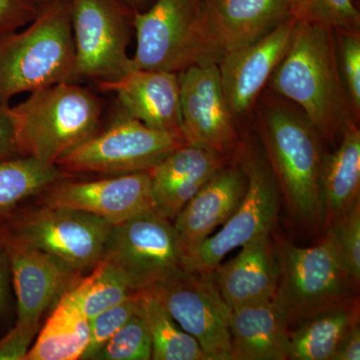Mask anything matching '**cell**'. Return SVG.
I'll return each instance as SVG.
<instances>
[{
  "mask_svg": "<svg viewBox=\"0 0 360 360\" xmlns=\"http://www.w3.org/2000/svg\"><path fill=\"white\" fill-rule=\"evenodd\" d=\"M270 82L277 94L298 106L321 139H335L355 122L330 28L296 20L290 46Z\"/></svg>",
  "mask_w": 360,
  "mask_h": 360,
  "instance_id": "1",
  "label": "cell"
},
{
  "mask_svg": "<svg viewBox=\"0 0 360 360\" xmlns=\"http://www.w3.org/2000/svg\"><path fill=\"white\" fill-rule=\"evenodd\" d=\"M63 82L79 84L68 1L44 4L25 30L0 37V104Z\"/></svg>",
  "mask_w": 360,
  "mask_h": 360,
  "instance_id": "2",
  "label": "cell"
},
{
  "mask_svg": "<svg viewBox=\"0 0 360 360\" xmlns=\"http://www.w3.org/2000/svg\"><path fill=\"white\" fill-rule=\"evenodd\" d=\"M11 110L20 155L47 165H56L101 129L103 104L77 82L35 90Z\"/></svg>",
  "mask_w": 360,
  "mask_h": 360,
  "instance_id": "3",
  "label": "cell"
},
{
  "mask_svg": "<svg viewBox=\"0 0 360 360\" xmlns=\"http://www.w3.org/2000/svg\"><path fill=\"white\" fill-rule=\"evenodd\" d=\"M265 148L279 191L291 213L307 225L321 229L319 179L321 137L300 108L269 103L262 111Z\"/></svg>",
  "mask_w": 360,
  "mask_h": 360,
  "instance_id": "4",
  "label": "cell"
},
{
  "mask_svg": "<svg viewBox=\"0 0 360 360\" xmlns=\"http://www.w3.org/2000/svg\"><path fill=\"white\" fill-rule=\"evenodd\" d=\"M136 70L179 73L193 66L219 63L224 52L203 13L201 0H155L134 13Z\"/></svg>",
  "mask_w": 360,
  "mask_h": 360,
  "instance_id": "5",
  "label": "cell"
},
{
  "mask_svg": "<svg viewBox=\"0 0 360 360\" xmlns=\"http://www.w3.org/2000/svg\"><path fill=\"white\" fill-rule=\"evenodd\" d=\"M187 144L181 131H160L122 110L106 129L73 149L56 165L65 174L112 175L146 172L180 146Z\"/></svg>",
  "mask_w": 360,
  "mask_h": 360,
  "instance_id": "6",
  "label": "cell"
},
{
  "mask_svg": "<svg viewBox=\"0 0 360 360\" xmlns=\"http://www.w3.org/2000/svg\"><path fill=\"white\" fill-rule=\"evenodd\" d=\"M14 236L82 276L101 262L113 225L80 210L42 205L0 219Z\"/></svg>",
  "mask_w": 360,
  "mask_h": 360,
  "instance_id": "7",
  "label": "cell"
},
{
  "mask_svg": "<svg viewBox=\"0 0 360 360\" xmlns=\"http://www.w3.org/2000/svg\"><path fill=\"white\" fill-rule=\"evenodd\" d=\"M278 255L274 297L285 310L290 326L359 298V288L341 266L328 234L311 248L285 245Z\"/></svg>",
  "mask_w": 360,
  "mask_h": 360,
  "instance_id": "8",
  "label": "cell"
},
{
  "mask_svg": "<svg viewBox=\"0 0 360 360\" xmlns=\"http://www.w3.org/2000/svg\"><path fill=\"white\" fill-rule=\"evenodd\" d=\"M103 258L135 291L188 269L174 222L155 210L113 225Z\"/></svg>",
  "mask_w": 360,
  "mask_h": 360,
  "instance_id": "9",
  "label": "cell"
},
{
  "mask_svg": "<svg viewBox=\"0 0 360 360\" xmlns=\"http://www.w3.org/2000/svg\"><path fill=\"white\" fill-rule=\"evenodd\" d=\"M75 71L79 82H117L134 68L129 46L134 13L122 0H71Z\"/></svg>",
  "mask_w": 360,
  "mask_h": 360,
  "instance_id": "10",
  "label": "cell"
},
{
  "mask_svg": "<svg viewBox=\"0 0 360 360\" xmlns=\"http://www.w3.org/2000/svg\"><path fill=\"white\" fill-rule=\"evenodd\" d=\"M148 291L198 340L208 360H232L231 309L220 295L213 272L186 269Z\"/></svg>",
  "mask_w": 360,
  "mask_h": 360,
  "instance_id": "11",
  "label": "cell"
},
{
  "mask_svg": "<svg viewBox=\"0 0 360 360\" xmlns=\"http://www.w3.org/2000/svg\"><path fill=\"white\" fill-rule=\"evenodd\" d=\"M248 176L245 198L217 233L187 257L189 270L212 272L236 248L270 233L279 212V187L270 165L250 158L243 165Z\"/></svg>",
  "mask_w": 360,
  "mask_h": 360,
  "instance_id": "12",
  "label": "cell"
},
{
  "mask_svg": "<svg viewBox=\"0 0 360 360\" xmlns=\"http://www.w3.org/2000/svg\"><path fill=\"white\" fill-rule=\"evenodd\" d=\"M181 131L187 144L226 156L238 141L234 116L227 104L219 65H196L177 73Z\"/></svg>",
  "mask_w": 360,
  "mask_h": 360,
  "instance_id": "13",
  "label": "cell"
},
{
  "mask_svg": "<svg viewBox=\"0 0 360 360\" xmlns=\"http://www.w3.org/2000/svg\"><path fill=\"white\" fill-rule=\"evenodd\" d=\"M71 177L45 189L44 205L90 213L112 225L155 210L149 170L96 180Z\"/></svg>",
  "mask_w": 360,
  "mask_h": 360,
  "instance_id": "14",
  "label": "cell"
},
{
  "mask_svg": "<svg viewBox=\"0 0 360 360\" xmlns=\"http://www.w3.org/2000/svg\"><path fill=\"white\" fill-rule=\"evenodd\" d=\"M18 302V321L39 329L40 319L82 276L66 269L44 251L21 240L0 224Z\"/></svg>",
  "mask_w": 360,
  "mask_h": 360,
  "instance_id": "15",
  "label": "cell"
},
{
  "mask_svg": "<svg viewBox=\"0 0 360 360\" xmlns=\"http://www.w3.org/2000/svg\"><path fill=\"white\" fill-rule=\"evenodd\" d=\"M296 20L283 21L257 41L227 52L219 63L225 98L234 118L252 108L292 39Z\"/></svg>",
  "mask_w": 360,
  "mask_h": 360,
  "instance_id": "16",
  "label": "cell"
},
{
  "mask_svg": "<svg viewBox=\"0 0 360 360\" xmlns=\"http://www.w3.org/2000/svg\"><path fill=\"white\" fill-rule=\"evenodd\" d=\"M246 188L243 167L224 165L184 205L172 222L187 257L233 214Z\"/></svg>",
  "mask_w": 360,
  "mask_h": 360,
  "instance_id": "17",
  "label": "cell"
},
{
  "mask_svg": "<svg viewBox=\"0 0 360 360\" xmlns=\"http://www.w3.org/2000/svg\"><path fill=\"white\" fill-rule=\"evenodd\" d=\"M97 87L115 94L122 110L149 129L181 131L177 73L132 68L117 82Z\"/></svg>",
  "mask_w": 360,
  "mask_h": 360,
  "instance_id": "18",
  "label": "cell"
},
{
  "mask_svg": "<svg viewBox=\"0 0 360 360\" xmlns=\"http://www.w3.org/2000/svg\"><path fill=\"white\" fill-rule=\"evenodd\" d=\"M225 165L212 149L184 144L151 168L155 210L174 221L180 210Z\"/></svg>",
  "mask_w": 360,
  "mask_h": 360,
  "instance_id": "19",
  "label": "cell"
},
{
  "mask_svg": "<svg viewBox=\"0 0 360 360\" xmlns=\"http://www.w3.org/2000/svg\"><path fill=\"white\" fill-rule=\"evenodd\" d=\"M240 248L233 259L212 271L220 295L231 309L269 302L278 286L279 255L270 233Z\"/></svg>",
  "mask_w": 360,
  "mask_h": 360,
  "instance_id": "20",
  "label": "cell"
},
{
  "mask_svg": "<svg viewBox=\"0 0 360 360\" xmlns=\"http://www.w3.org/2000/svg\"><path fill=\"white\" fill-rule=\"evenodd\" d=\"M210 30L224 54L264 37L293 18L288 0H201Z\"/></svg>",
  "mask_w": 360,
  "mask_h": 360,
  "instance_id": "21",
  "label": "cell"
},
{
  "mask_svg": "<svg viewBox=\"0 0 360 360\" xmlns=\"http://www.w3.org/2000/svg\"><path fill=\"white\" fill-rule=\"evenodd\" d=\"M290 322L276 297L232 309V360H288Z\"/></svg>",
  "mask_w": 360,
  "mask_h": 360,
  "instance_id": "22",
  "label": "cell"
},
{
  "mask_svg": "<svg viewBox=\"0 0 360 360\" xmlns=\"http://www.w3.org/2000/svg\"><path fill=\"white\" fill-rule=\"evenodd\" d=\"M319 198L323 231L360 202V131L356 122L343 130L335 153L324 155Z\"/></svg>",
  "mask_w": 360,
  "mask_h": 360,
  "instance_id": "23",
  "label": "cell"
},
{
  "mask_svg": "<svg viewBox=\"0 0 360 360\" xmlns=\"http://www.w3.org/2000/svg\"><path fill=\"white\" fill-rule=\"evenodd\" d=\"M359 322V298L298 322L290 331V360H333L343 335Z\"/></svg>",
  "mask_w": 360,
  "mask_h": 360,
  "instance_id": "24",
  "label": "cell"
},
{
  "mask_svg": "<svg viewBox=\"0 0 360 360\" xmlns=\"http://www.w3.org/2000/svg\"><path fill=\"white\" fill-rule=\"evenodd\" d=\"M89 319L58 300L25 360L82 359L89 343Z\"/></svg>",
  "mask_w": 360,
  "mask_h": 360,
  "instance_id": "25",
  "label": "cell"
},
{
  "mask_svg": "<svg viewBox=\"0 0 360 360\" xmlns=\"http://www.w3.org/2000/svg\"><path fill=\"white\" fill-rule=\"evenodd\" d=\"M68 176L58 165H44L30 156L0 160V219Z\"/></svg>",
  "mask_w": 360,
  "mask_h": 360,
  "instance_id": "26",
  "label": "cell"
},
{
  "mask_svg": "<svg viewBox=\"0 0 360 360\" xmlns=\"http://www.w3.org/2000/svg\"><path fill=\"white\" fill-rule=\"evenodd\" d=\"M139 307L150 335L151 359L208 360L198 340L180 328L149 291H139Z\"/></svg>",
  "mask_w": 360,
  "mask_h": 360,
  "instance_id": "27",
  "label": "cell"
},
{
  "mask_svg": "<svg viewBox=\"0 0 360 360\" xmlns=\"http://www.w3.org/2000/svg\"><path fill=\"white\" fill-rule=\"evenodd\" d=\"M136 292L139 291H135L101 258L96 266L90 270L89 276L79 277L59 300L77 307L86 319H91Z\"/></svg>",
  "mask_w": 360,
  "mask_h": 360,
  "instance_id": "28",
  "label": "cell"
},
{
  "mask_svg": "<svg viewBox=\"0 0 360 360\" xmlns=\"http://www.w3.org/2000/svg\"><path fill=\"white\" fill-rule=\"evenodd\" d=\"M297 21L314 23L335 32H359L360 13L355 0H288Z\"/></svg>",
  "mask_w": 360,
  "mask_h": 360,
  "instance_id": "29",
  "label": "cell"
},
{
  "mask_svg": "<svg viewBox=\"0 0 360 360\" xmlns=\"http://www.w3.org/2000/svg\"><path fill=\"white\" fill-rule=\"evenodd\" d=\"M153 354L150 335L141 307L122 328L99 348L94 360H149Z\"/></svg>",
  "mask_w": 360,
  "mask_h": 360,
  "instance_id": "30",
  "label": "cell"
},
{
  "mask_svg": "<svg viewBox=\"0 0 360 360\" xmlns=\"http://www.w3.org/2000/svg\"><path fill=\"white\" fill-rule=\"evenodd\" d=\"M341 266L357 288L360 284V202L324 231Z\"/></svg>",
  "mask_w": 360,
  "mask_h": 360,
  "instance_id": "31",
  "label": "cell"
},
{
  "mask_svg": "<svg viewBox=\"0 0 360 360\" xmlns=\"http://www.w3.org/2000/svg\"><path fill=\"white\" fill-rule=\"evenodd\" d=\"M139 310V291L124 302L103 310L89 319L90 338L82 359H91L104 343Z\"/></svg>",
  "mask_w": 360,
  "mask_h": 360,
  "instance_id": "32",
  "label": "cell"
},
{
  "mask_svg": "<svg viewBox=\"0 0 360 360\" xmlns=\"http://www.w3.org/2000/svg\"><path fill=\"white\" fill-rule=\"evenodd\" d=\"M338 35V56L341 78L355 116L360 111L359 32H335Z\"/></svg>",
  "mask_w": 360,
  "mask_h": 360,
  "instance_id": "33",
  "label": "cell"
},
{
  "mask_svg": "<svg viewBox=\"0 0 360 360\" xmlns=\"http://www.w3.org/2000/svg\"><path fill=\"white\" fill-rule=\"evenodd\" d=\"M39 8L35 0H0V37L32 22Z\"/></svg>",
  "mask_w": 360,
  "mask_h": 360,
  "instance_id": "34",
  "label": "cell"
},
{
  "mask_svg": "<svg viewBox=\"0 0 360 360\" xmlns=\"http://www.w3.org/2000/svg\"><path fill=\"white\" fill-rule=\"evenodd\" d=\"M37 330L39 329L16 322L15 326L0 338V360H25Z\"/></svg>",
  "mask_w": 360,
  "mask_h": 360,
  "instance_id": "35",
  "label": "cell"
},
{
  "mask_svg": "<svg viewBox=\"0 0 360 360\" xmlns=\"http://www.w3.org/2000/svg\"><path fill=\"white\" fill-rule=\"evenodd\" d=\"M11 106L0 104V160L20 158Z\"/></svg>",
  "mask_w": 360,
  "mask_h": 360,
  "instance_id": "36",
  "label": "cell"
},
{
  "mask_svg": "<svg viewBox=\"0 0 360 360\" xmlns=\"http://www.w3.org/2000/svg\"><path fill=\"white\" fill-rule=\"evenodd\" d=\"M360 359V326L359 322L354 324L340 340L336 348L333 360Z\"/></svg>",
  "mask_w": 360,
  "mask_h": 360,
  "instance_id": "37",
  "label": "cell"
},
{
  "mask_svg": "<svg viewBox=\"0 0 360 360\" xmlns=\"http://www.w3.org/2000/svg\"><path fill=\"white\" fill-rule=\"evenodd\" d=\"M8 270L6 248L0 239V319L6 314L8 307Z\"/></svg>",
  "mask_w": 360,
  "mask_h": 360,
  "instance_id": "38",
  "label": "cell"
},
{
  "mask_svg": "<svg viewBox=\"0 0 360 360\" xmlns=\"http://www.w3.org/2000/svg\"><path fill=\"white\" fill-rule=\"evenodd\" d=\"M132 13H142L146 11L155 0H122Z\"/></svg>",
  "mask_w": 360,
  "mask_h": 360,
  "instance_id": "39",
  "label": "cell"
},
{
  "mask_svg": "<svg viewBox=\"0 0 360 360\" xmlns=\"http://www.w3.org/2000/svg\"><path fill=\"white\" fill-rule=\"evenodd\" d=\"M37 4H39L40 6H44V4H52V2H58V1H68L70 2L71 0H35Z\"/></svg>",
  "mask_w": 360,
  "mask_h": 360,
  "instance_id": "40",
  "label": "cell"
}]
</instances>
